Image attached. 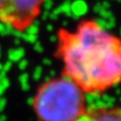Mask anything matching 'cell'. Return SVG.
<instances>
[{"mask_svg":"<svg viewBox=\"0 0 121 121\" xmlns=\"http://www.w3.org/2000/svg\"><path fill=\"white\" fill-rule=\"evenodd\" d=\"M76 121H121V106H92Z\"/></svg>","mask_w":121,"mask_h":121,"instance_id":"277c9868","label":"cell"},{"mask_svg":"<svg viewBox=\"0 0 121 121\" xmlns=\"http://www.w3.org/2000/svg\"><path fill=\"white\" fill-rule=\"evenodd\" d=\"M31 106L39 121H76L87 109L85 92L64 75L43 82Z\"/></svg>","mask_w":121,"mask_h":121,"instance_id":"7a4b0ae2","label":"cell"},{"mask_svg":"<svg viewBox=\"0 0 121 121\" xmlns=\"http://www.w3.org/2000/svg\"><path fill=\"white\" fill-rule=\"evenodd\" d=\"M55 56L63 75L85 94L101 95L121 85V36L96 19L84 18L74 28L60 27Z\"/></svg>","mask_w":121,"mask_h":121,"instance_id":"6da1fadb","label":"cell"},{"mask_svg":"<svg viewBox=\"0 0 121 121\" xmlns=\"http://www.w3.org/2000/svg\"><path fill=\"white\" fill-rule=\"evenodd\" d=\"M48 0H0V24L19 33L33 26Z\"/></svg>","mask_w":121,"mask_h":121,"instance_id":"3957f363","label":"cell"}]
</instances>
